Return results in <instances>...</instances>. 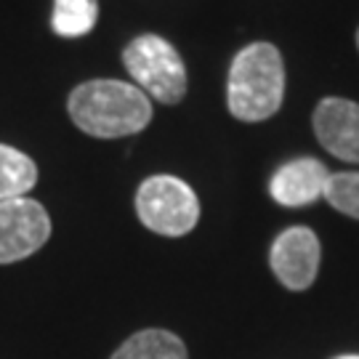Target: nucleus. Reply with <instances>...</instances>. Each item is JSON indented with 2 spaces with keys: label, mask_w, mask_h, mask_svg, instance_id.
<instances>
[{
  "label": "nucleus",
  "mask_w": 359,
  "mask_h": 359,
  "mask_svg": "<svg viewBox=\"0 0 359 359\" xmlns=\"http://www.w3.org/2000/svg\"><path fill=\"white\" fill-rule=\"evenodd\" d=\"M67 112L93 139H123L142 133L152 120V102L142 88L123 80H86L72 88Z\"/></svg>",
  "instance_id": "nucleus-1"
},
{
  "label": "nucleus",
  "mask_w": 359,
  "mask_h": 359,
  "mask_svg": "<svg viewBox=\"0 0 359 359\" xmlns=\"http://www.w3.org/2000/svg\"><path fill=\"white\" fill-rule=\"evenodd\" d=\"M285 99V62L274 43L256 40L234 56L226 83L229 112L243 123L269 120Z\"/></svg>",
  "instance_id": "nucleus-2"
},
{
  "label": "nucleus",
  "mask_w": 359,
  "mask_h": 359,
  "mask_svg": "<svg viewBox=\"0 0 359 359\" xmlns=\"http://www.w3.org/2000/svg\"><path fill=\"white\" fill-rule=\"evenodd\" d=\"M123 65L136 88L160 104H179L187 96V65L173 43L160 35H139L123 48Z\"/></svg>",
  "instance_id": "nucleus-3"
},
{
  "label": "nucleus",
  "mask_w": 359,
  "mask_h": 359,
  "mask_svg": "<svg viewBox=\"0 0 359 359\" xmlns=\"http://www.w3.org/2000/svg\"><path fill=\"white\" fill-rule=\"evenodd\" d=\"M136 216L144 226L163 237H184L200 221V200L179 176H149L136 192Z\"/></svg>",
  "instance_id": "nucleus-4"
},
{
  "label": "nucleus",
  "mask_w": 359,
  "mask_h": 359,
  "mask_svg": "<svg viewBox=\"0 0 359 359\" xmlns=\"http://www.w3.org/2000/svg\"><path fill=\"white\" fill-rule=\"evenodd\" d=\"M51 237V216L32 197L0 203V264H16L38 253Z\"/></svg>",
  "instance_id": "nucleus-5"
},
{
  "label": "nucleus",
  "mask_w": 359,
  "mask_h": 359,
  "mask_svg": "<svg viewBox=\"0 0 359 359\" xmlns=\"http://www.w3.org/2000/svg\"><path fill=\"white\" fill-rule=\"evenodd\" d=\"M322 248L309 226H290L277 234L269 250V266L287 290H306L317 280Z\"/></svg>",
  "instance_id": "nucleus-6"
},
{
  "label": "nucleus",
  "mask_w": 359,
  "mask_h": 359,
  "mask_svg": "<svg viewBox=\"0 0 359 359\" xmlns=\"http://www.w3.org/2000/svg\"><path fill=\"white\" fill-rule=\"evenodd\" d=\"M314 133L327 152L344 160L359 163V104L348 99H322L314 109Z\"/></svg>",
  "instance_id": "nucleus-7"
},
{
  "label": "nucleus",
  "mask_w": 359,
  "mask_h": 359,
  "mask_svg": "<svg viewBox=\"0 0 359 359\" xmlns=\"http://www.w3.org/2000/svg\"><path fill=\"white\" fill-rule=\"evenodd\" d=\"M327 179H330V170L322 160L298 157L274 170L269 181V194L274 203L285 208H304L325 194Z\"/></svg>",
  "instance_id": "nucleus-8"
},
{
  "label": "nucleus",
  "mask_w": 359,
  "mask_h": 359,
  "mask_svg": "<svg viewBox=\"0 0 359 359\" xmlns=\"http://www.w3.org/2000/svg\"><path fill=\"white\" fill-rule=\"evenodd\" d=\"M109 359H189V354L176 333L149 327L130 335Z\"/></svg>",
  "instance_id": "nucleus-9"
},
{
  "label": "nucleus",
  "mask_w": 359,
  "mask_h": 359,
  "mask_svg": "<svg viewBox=\"0 0 359 359\" xmlns=\"http://www.w3.org/2000/svg\"><path fill=\"white\" fill-rule=\"evenodd\" d=\"M38 184V165L29 154L16 147L0 144V203L13 197H27V192Z\"/></svg>",
  "instance_id": "nucleus-10"
},
{
  "label": "nucleus",
  "mask_w": 359,
  "mask_h": 359,
  "mask_svg": "<svg viewBox=\"0 0 359 359\" xmlns=\"http://www.w3.org/2000/svg\"><path fill=\"white\" fill-rule=\"evenodd\" d=\"M99 22V0H53L51 29L65 40L86 38Z\"/></svg>",
  "instance_id": "nucleus-11"
},
{
  "label": "nucleus",
  "mask_w": 359,
  "mask_h": 359,
  "mask_svg": "<svg viewBox=\"0 0 359 359\" xmlns=\"http://www.w3.org/2000/svg\"><path fill=\"white\" fill-rule=\"evenodd\" d=\"M330 205L359 221V170H341V173H330V179L325 184V194H322Z\"/></svg>",
  "instance_id": "nucleus-12"
},
{
  "label": "nucleus",
  "mask_w": 359,
  "mask_h": 359,
  "mask_svg": "<svg viewBox=\"0 0 359 359\" xmlns=\"http://www.w3.org/2000/svg\"><path fill=\"white\" fill-rule=\"evenodd\" d=\"M335 359H359V354H344V357H335Z\"/></svg>",
  "instance_id": "nucleus-13"
},
{
  "label": "nucleus",
  "mask_w": 359,
  "mask_h": 359,
  "mask_svg": "<svg viewBox=\"0 0 359 359\" xmlns=\"http://www.w3.org/2000/svg\"><path fill=\"white\" fill-rule=\"evenodd\" d=\"M357 48H359V29H357Z\"/></svg>",
  "instance_id": "nucleus-14"
}]
</instances>
